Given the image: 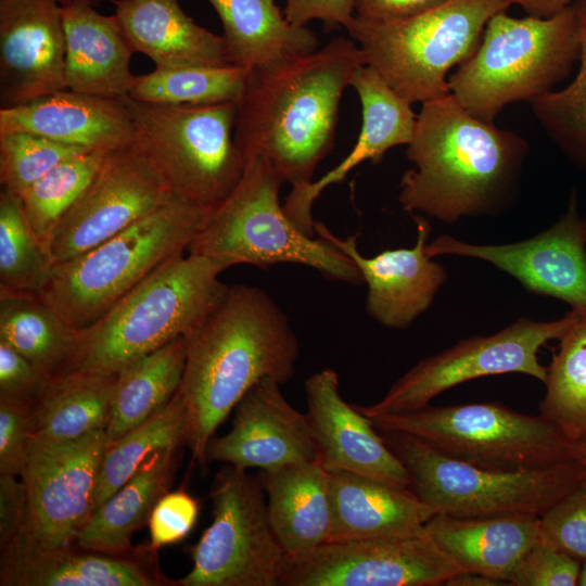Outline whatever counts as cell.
<instances>
[{
    "label": "cell",
    "instance_id": "1",
    "mask_svg": "<svg viewBox=\"0 0 586 586\" xmlns=\"http://www.w3.org/2000/svg\"><path fill=\"white\" fill-rule=\"evenodd\" d=\"M179 393L192 461L206 464L218 426L258 381L280 385L295 374L300 344L285 313L263 289L228 286L217 306L184 336Z\"/></svg>",
    "mask_w": 586,
    "mask_h": 586
},
{
    "label": "cell",
    "instance_id": "2",
    "mask_svg": "<svg viewBox=\"0 0 586 586\" xmlns=\"http://www.w3.org/2000/svg\"><path fill=\"white\" fill-rule=\"evenodd\" d=\"M365 64L357 43L337 36L309 54L250 69L234 126L245 163L265 160L292 188L311 182L334 144L342 94Z\"/></svg>",
    "mask_w": 586,
    "mask_h": 586
},
{
    "label": "cell",
    "instance_id": "3",
    "mask_svg": "<svg viewBox=\"0 0 586 586\" xmlns=\"http://www.w3.org/2000/svg\"><path fill=\"white\" fill-rule=\"evenodd\" d=\"M528 142L471 115L451 93L421 104L400 179L398 201L409 214L446 224L495 216L517 201Z\"/></svg>",
    "mask_w": 586,
    "mask_h": 586
},
{
    "label": "cell",
    "instance_id": "4",
    "mask_svg": "<svg viewBox=\"0 0 586 586\" xmlns=\"http://www.w3.org/2000/svg\"><path fill=\"white\" fill-rule=\"evenodd\" d=\"M212 260L176 255L95 322L78 330L65 372L117 374L135 360L184 336L217 306L229 285ZM64 372V373H65Z\"/></svg>",
    "mask_w": 586,
    "mask_h": 586
},
{
    "label": "cell",
    "instance_id": "5",
    "mask_svg": "<svg viewBox=\"0 0 586 586\" xmlns=\"http://www.w3.org/2000/svg\"><path fill=\"white\" fill-rule=\"evenodd\" d=\"M212 211L174 196L111 239L55 264L37 294L73 329H85L183 253Z\"/></svg>",
    "mask_w": 586,
    "mask_h": 586
},
{
    "label": "cell",
    "instance_id": "6",
    "mask_svg": "<svg viewBox=\"0 0 586 586\" xmlns=\"http://www.w3.org/2000/svg\"><path fill=\"white\" fill-rule=\"evenodd\" d=\"M506 12L488 21L474 54L448 77L457 102L487 123L510 103L551 91L579 58L576 4L549 17Z\"/></svg>",
    "mask_w": 586,
    "mask_h": 586
},
{
    "label": "cell",
    "instance_id": "7",
    "mask_svg": "<svg viewBox=\"0 0 586 586\" xmlns=\"http://www.w3.org/2000/svg\"><path fill=\"white\" fill-rule=\"evenodd\" d=\"M282 178L260 157L247 160L230 195L214 208L187 251L222 270L239 264L262 269L291 263L348 284L364 283L355 264L340 250L305 233L279 200Z\"/></svg>",
    "mask_w": 586,
    "mask_h": 586
},
{
    "label": "cell",
    "instance_id": "8",
    "mask_svg": "<svg viewBox=\"0 0 586 586\" xmlns=\"http://www.w3.org/2000/svg\"><path fill=\"white\" fill-rule=\"evenodd\" d=\"M510 5L504 0H448L394 21L354 16L345 26L366 65L410 103L449 92L447 75L476 51L488 21Z\"/></svg>",
    "mask_w": 586,
    "mask_h": 586
},
{
    "label": "cell",
    "instance_id": "9",
    "mask_svg": "<svg viewBox=\"0 0 586 586\" xmlns=\"http://www.w3.org/2000/svg\"><path fill=\"white\" fill-rule=\"evenodd\" d=\"M379 432L403 463L409 489L433 515L539 517L586 481V469L573 458L528 469H488L450 458L416 436Z\"/></svg>",
    "mask_w": 586,
    "mask_h": 586
},
{
    "label": "cell",
    "instance_id": "10",
    "mask_svg": "<svg viewBox=\"0 0 586 586\" xmlns=\"http://www.w3.org/2000/svg\"><path fill=\"white\" fill-rule=\"evenodd\" d=\"M144 155L175 196L203 208L219 206L235 189L245 160L234 142L237 104L161 105L123 98Z\"/></svg>",
    "mask_w": 586,
    "mask_h": 586
},
{
    "label": "cell",
    "instance_id": "11",
    "mask_svg": "<svg viewBox=\"0 0 586 586\" xmlns=\"http://www.w3.org/2000/svg\"><path fill=\"white\" fill-rule=\"evenodd\" d=\"M369 419L379 431L416 436L450 458L482 468L518 470L572 459L571 441L553 423L499 403L428 405Z\"/></svg>",
    "mask_w": 586,
    "mask_h": 586
},
{
    "label": "cell",
    "instance_id": "12",
    "mask_svg": "<svg viewBox=\"0 0 586 586\" xmlns=\"http://www.w3.org/2000/svg\"><path fill=\"white\" fill-rule=\"evenodd\" d=\"M209 497L212 523L191 548L192 569L177 586H279L289 558L271 527L258 475L225 464Z\"/></svg>",
    "mask_w": 586,
    "mask_h": 586
},
{
    "label": "cell",
    "instance_id": "13",
    "mask_svg": "<svg viewBox=\"0 0 586 586\" xmlns=\"http://www.w3.org/2000/svg\"><path fill=\"white\" fill-rule=\"evenodd\" d=\"M582 311L572 308L550 321L520 317L494 334L463 339L417 362L377 403L356 408L368 418L404 413L428 406L456 385L487 375L522 373L545 383L547 367L538 359L539 349L559 340Z\"/></svg>",
    "mask_w": 586,
    "mask_h": 586
},
{
    "label": "cell",
    "instance_id": "14",
    "mask_svg": "<svg viewBox=\"0 0 586 586\" xmlns=\"http://www.w3.org/2000/svg\"><path fill=\"white\" fill-rule=\"evenodd\" d=\"M462 572L424 530L327 542L288 559L279 586H437Z\"/></svg>",
    "mask_w": 586,
    "mask_h": 586
},
{
    "label": "cell",
    "instance_id": "15",
    "mask_svg": "<svg viewBox=\"0 0 586 586\" xmlns=\"http://www.w3.org/2000/svg\"><path fill=\"white\" fill-rule=\"evenodd\" d=\"M105 447V430L62 443L31 438L20 475L27 497L21 533L28 540L48 548L75 543L93 512Z\"/></svg>",
    "mask_w": 586,
    "mask_h": 586
},
{
    "label": "cell",
    "instance_id": "16",
    "mask_svg": "<svg viewBox=\"0 0 586 586\" xmlns=\"http://www.w3.org/2000/svg\"><path fill=\"white\" fill-rule=\"evenodd\" d=\"M174 196L133 143L112 151L60 222L50 246L54 265L118 234Z\"/></svg>",
    "mask_w": 586,
    "mask_h": 586
},
{
    "label": "cell",
    "instance_id": "17",
    "mask_svg": "<svg viewBox=\"0 0 586 586\" xmlns=\"http://www.w3.org/2000/svg\"><path fill=\"white\" fill-rule=\"evenodd\" d=\"M426 254L456 255L489 263L513 277L526 291L557 298L586 311V240L573 190L566 211L548 229L506 244H473L442 234Z\"/></svg>",
    "mask_w": 586,
    "mask_h": 586
},
{
    "label": "cell",
    "instance_id": "18",
    "mask_svg": "<svg viewBox=\"0 0 586 586\" xmlns=\"http://www.w3.org/2000/svg\"><path fill=\"white\" fill-rule=\"evenodd\" d=\"M63 89L62 5L56 0H0V109Z\"/></svg>",
    "mask_w": 586,
    "mask_h": 586
},
{
    "label": "cell",
    "instance_id": "19",
    "mask_svg": "<svg viewBox=\"0 0 586 586\" xmlns=\"http://www.w3.org/2000/svg\"><path fill=\"white\" fill-rule=\"evenodd\" d=\"M416 243L411 247L385 250L374 256H364L357 247V235L345 239L334 235L328 227L315 221V232L355 264L368 286L366 311L377 322L390 329H407L433 304L448 279L444 266L425 252L431 232L429 220L415 215Z\"/></svg>",
    "mask_w": 586,
    "mask_h": 586
},
{
    "label": "cell",
    "instance_id": "20",
    "mask_svg": "<svg viewBox=\"0 0 586 586\" xmlns=\"http://www.w3.org/2000/svg\"><path fill=\"white\" fill-rule=\"evenodd\" d=\"M206 459L268 470L316 461L317 449L306 413L286 400L278 382L263 379L235 405L230 431L209 440Z\"/></svg>",
    "mask_w": 586,
    "mask_h": 586
},
{
    "label": "cell",
    "instance_id": "21",
    "mask_svg": "<svg viewBox=\"0 0 586 586\" xmlns=\"http://www.w3.org/2000/svg\"><path fill=\"white\" fill-rule=\"evenodd\" d=\"M1 586H169L149 544L111 555L75 543L41 547L22 533L0 549Z\"/></svg>",
    "mask_w": 586,
    "mask_h": 586
},
{
    "label": "cell",
    "instance_id": "22",
    "mask_svg": "<svg viewBox=\"0 0 586 586\" xmlns=\"http://www.w3.org/2000/svg\"><path fill=\"white\" fill-rule=\"evenodd\" d=\"M306 417L326 471H347L409 488L408 474L372 421L340 394V379L330 368L305 381Z\"/></svg>",
    "mask_w": 586,
    "mask_h": 586
},
{
    "label": "cell",
    "instance_id": "23",
    "mask_svg": "<svg viewBox=\"0 0 586 586\" xmlns=\"http://www.w3.org/2000/svg\"><path fill=\"white\" fill-rule=\"evenodd\" d=\"M349 86L356 90L362 110L356 144L337 166L320 179L292 188L283 203L289 217L311 237L316 234L311 207L321 192L345 180L359 164L366 161L378 164L390 149L408 145L416 130L418 114L411 109L412 103L396 93L372 67L366 64L358 67Z\"/></svg>",
    "mask_w": 586,
    "mask_h": 586
},
{
    "label": "cell",
    "instance_id": "24",
    "mask_svg": "<svg viewBox=\"0 0 586 586\" xmlns=\"http://www.w3.org/2000/svg\"><path fill=\"white\" fill-rule=\"evenodd\" d=\"M27 131L88 151L112 152L133 143V124L123 99L63 89L0 109V133Z\"/></svg>",
    "mask_w": 586,
    "mask_h": 586
},
{
    "label": "cell",
    "instance_id": "25",
    "mask_svg": "<svg viewBox=\"0 0 586 586\" xmlns=\"http://www.w3.org/2000/svg\"><path fill=\"white\" fill-rule=\"evenodd\" d=\"M65 29L66 89L123 99L136 75L130 71L135 52L116 16L76 1L62 5Z\"/></svg>",
    "mask_w": 586,
    "mask_h": 586
},
{
    "label": "cell",
    "instance_id": "26",
    "mask_svg": "<svg viewBox=\"0 0 586 586\" xmlns=\"http://www.w3.org/2000/svg\"><path fill=\"white\" fill-rule=\"evenodd\" d=\"M114 5L133 51L155 67L231 64L224 36L198 25L178 0H115Z\"/></svg>",
    "mask_w": 586,
    "mask_h": 586
},
{
    "label": "cell",
    "instance_id": "27",
    "mask_svg": "<svg viewBox=\"0 0 586 586\" xmlns=\"http://www.w3.org/2000/svg\"><path fill=\"white\" fill-rule=\"evenodd\" d=\"M329 474L328 542L418 534L433 517L431 509L409 488L347 471Z\"/></svg>",
    "mask_w": 586,
    "mask_h": 586
},
{
    "label": "cell",
    "instance_id": "28",
    "mask_svg": "<svg viewBox=\"0 0 586 586\" xmlns=\"http://www.w3.org/2000/svg\"><path fill=\"white\" fill-rule=\"evenodd\" d=\"M424 527L463 572L504 582L542 535L539 517L533 514L475 518L434 514Z\"/></svg>",
    "mask_w": 586,
    "mask_h": 586
},
{
    "label": "cell",
    "instance_id": "29",
    "mask_svg": "<svg viewBox=\"0 0 586 586\" xmlns=\"http://www.w3.org/2000/svg\"><path fill=\"white\" fill-rule=\"evenodd\" d=\"M271 527L289 559L301 558L329 539L330 474L316 461L259 470Z\"/></svg>",
    "mask_w": 586,
    "mask_h": 586
},
{
    "label": "cell",
    "instance_id": "30",
    "mask_svg": "<svg viewBox=\"0 0 586 586\" xmlns=\"http://www.w3.org/2000/svg\"><path fill=\"white\" fill-rule=\"evenodd\" d=\"M181 446L152 454L136 473L89 517L76 536L80 548L124 555L136 547L132 535L144 525L157 501L169 492Z\"/></svg>",
    "mask_w": 586,
    "mask_h": 586
},
{
    "label": "cell",
    "instance_id": "31",
    "mask_svg": "<svg viewBox=\"0 0 586 586\" xmlns=\"http://www.w3.org/2000/svg\"><path fill=\"white\" fill-rule=\"evenodd\" d=\"M222 27L230 63L270 67L317 50L316 34L290 23L276 0H208Z\"/></svg>",
    "mask_w": 586,
    "mask_h": 586
},
{
    "label": "cell",
    "instance_id": "32",
    "mask_svg": "<svg viewBox=\"0 0 586 586\" xmlns=\"http://www.w3.org/2000/svg\"><path fill=\"white\" fill-rule=\"evenodd\" d=\"M116 374L65 372L49 380L33 408V438L71 442L106 430Z\"/></svg>",
    "mask_w": 586,
    "mask_h": 586
},
{
    "label": "cell",
    "instance_id": "33",
    "mask_svg": "<svg viewBox=\"0 0 586 586\" xmlns=\"http://www.w3.org/2000/svg\"><path fill=\"white\" fill-rule=\"evenodd\" d=\"M184 337H177L135 360L116 374L106 445L137 426L177 393L186 366Z\"/></svg>",
    "mask_w": 586,
    "mask_h": 586
},
{
    "label": "cell",
    "instance_id": "34",
    "mask_svg": "<svg viewBox=\"0 0 586 586\" xmlns=\"http://www.w3.org/2000/svg\"><path fill=\"white\" fill-rule=\"evenodd\" d=\"M77 333L38 294L0 293V341L49 380L67 370Z\"/></svg>",
    "mask_w": 586,
    "mask_h": 586
},
{
    "label": "cell",
    "instance_id": "35",
    "mask_svg": "<svg viewBox=\"0 0 586 586\" xmlns=\"http://www.w3.org/2000/svg\"><path fill=\"white\" fill-rule=\"evenodd\" d=\"M187 444V410L179 391L146 420L106 445L93 511L122 487L154 453Z\"/></svg>",
    "mask_w": 586,
    "mask_h": 586
},
{
    "label": "cell",
    "instance_id": "36",
    "mask_svg": "<svg viewBox=\"0 0 586 586\" xmlns=\"http://www.w3.org/2000/svg\"><path fill=\"white\" fill-rule=\"evenodd\" d=\"M250 69L229 64L160 68L136 76L129 98L161 105L237 103Z\"/></svg>",
    "mask_w": 586,
    "mask_h": 586
},
{
    "label": "cell",
    "instance_id": "37",
    "mask_svg": "<svg viewBox=\"0 0 586 586\" xmlns=\"http://www.w3.org/2000/svg\"><path fill=\"white\" fill-rule=\"evenodd\" d=\"M544 384L539 415L570 441L586 436V311L559 339Z\"/></svg>",
    "mask_w": 586,
    "mask_h": 586
},
{
    "label": "cell",
    "instance_id": "38",
    "mask_svg": "<svg viewBox=\"0 0 586 586\" xmlns=\"http://www.w3.org/2000/svg\"><path fill=\"white\" fill-rule=\"evenodd\" d=\"M109 153L89 151L67 158L20 195L29 226L49 253L60 222L94 178Z\"/></svg>",
    "mask_w": 586,
    "mask_h": 586
},
{
    "label": "cell",
    "instance_id": "39",
    "mask_svg": "<svg viewBox=\"0 0 586 586\" xmlns=\"http://www.w3.org/2000/svg\"><path fill=\"white\" fill-rule=\"evenodd\" d=\"M54 262L39 242L18 195L0 191V293H38Z\"/></svg>",
    "mask_w": 586,
    "mask_h": 586
},
{
    "label": "cell",
    "instance_id": "40",
    "mask_svg": "<svg viewBox=\"0 0 586 586\" xmlns=\"http://www.w3.org/2000/svg\"><path fill=\"white\" fill-rule=\"evenodd\" d=\"M579 20V66L563 89L531 101L532 111L553 142L586 173V8L575 3Z\"/></svg>",
    "mask_w": 586,
    "mask_h": 586
},
{
    "label": "cell",
    "instance_id": "41",
    "mask_svg": "<svg viewBox=\"0 0 586 586\" xmlns=\"http://www.w3.org/2000/svg\"><path fill=\"white\" fill-rule=\"evenodd\" d=\"M89 152L27 131L0 133V183L16 195L63 161Z\"/></svg>",
    "mask_w": 586,
    "mask_h": 586
},
{
    "label": "cell",
    "instance_id": "42",
    "mask_svg": "<svg viewBox=\"0 0 586 586\" xmlns=\"http://www.w3.org/2000/svg\"><path fill=\"white\" fill-rule=\"evenodd\" d=\"M582 561L551 544L543 535L507 577L512 586H576Z\"/></svg>",
    "mask_w": 586,
    "mask_h": 586
},
{
    "label": "cell",
    "instance_id": "43",
    "mask_svg": "<svg viewBox=\"0 0 586 586\" xmlns=\"http://www.w3.org/2000/svg\"><path fill=\"white\" fill-rule=\"evenodd\" d=\"M539 525L551 544L586 561V481L539 515Z\"/></svg>",
    "mask_w": 586,
    "mask_h": 586
},
{
    "label": "cell",
    "instance_id": "44",
    "mask_svg": "<svg viewBox=\"0 0 586 586\" xmlns=\"http://www.w3.org/2000/svg\"><path fill=\"white\" fill-rule=\"evenodd\" d=\"M199 517V502L183 489L167 492L155 505L149 518V545L160 548L186 538Z\"/></svg>",
    "mask_w": 586,
    "mask_h": 586
},
{
    "label": "cell",
    "instance_id": "45",
    "mask_svg": "<svg viewBox=\"0 0 586 586\" xmlns=\"http://www.w3.org/2000/svg\"><path fill=\"white\" fill-rule=\"evenodd\" d=\"M33 408L0 400V474L21 475L33 438Z\"/></svg>",
    "mask_w": 586,
    "mask_h": 586
},
{
    "label": "cell",
    "instance_id": "46",
    "mask_svg": "<svg viewBox=\"0 0 586 586\" xmlns=\"http://www.w3.org/2000/svg\"><path fill=\"white\" fill-rule=\"evenodd\" d=\"M49 379L20 353L0 341V400L34 406Z\"/></svg>",
    "mask_w": 586,
    "mask_h": 586
},
{
    "label": "cell",
    "instance_id": "47",
    "mask_svg": "<svg viewBox=\"0 0 586 586\" xmlns=\"http://www.w3.org/2000/svg\"><path fill=\"white\" fill-rule=\"evenodd\" d=\"M27 519V497L22 480L0 474V549L10 544L24 528Z\"/></svg>",
    "mask_w": 586,
    "mask_h": 586
},
{
    "label": "cell",
    "instance_id": "48",
    "mask_svg": "<svg viewBox=\"0 0 586 586\" xmlns=\"http://www.w3.org/2000/svg\"><path fill=\"white\" fill-rule=\"evenodd\" d=\"M283 13L290 23L300 26L320 20L345 27L355 16V0H286Z\"/></svg>",
    "mask_w": 586,
    "mask_h": 586
},
{
    "label": "cell",
    "instance_id": "49",
    "mask_svg": "<svg viewBox=\"0 0 586 586\" xmlns=\"http://www.w3.org/2000/svg\"><path fill=\"white\" fill-rule=\"evenodd\" d=\"M448 0H355V15L369 21H394L413 16Z\"/></svg>",
    "mask_w": 586,
    "mask_h": 586
},
{
    "label": "cell",
    "instance_id": "50",
    "mask_svg": "<svg viewBox=\"0 0 586 586\" xmlns=\"http://www.w3.org/2000/svg\"><path fill=\"white\" fill-rule=\"evenodd\" d=\"M509 5L517 4L528 15L549 17L583 0H504Z\"/></svg>",
    "mask_w": 586,
    "mask_h": 586
},
{
    "label": "cell",
    "instance_id": "51",
    "mask_svg": "<svg viewBox=\"0 0 586 586\" xmlns=\"http://www.w3.org/2000/svg\"><path fill=\"white\" fill-rule=\"evenodd\" d=\"M445 585L448 586H501L509 585L507 582L493 578L483 574L462 572L450 577Z\"/></svg>",
    "mask_w": 586,
    "mask_h": 586
},
{
    "label": "cell",
    "instance_id": "52",
    "mask_svg": "<svg viewBox=\"0 0 586 586\" xmlns=\"http://www.w3.org/2000/svg\"><path fill=\"white\" fill-rule=\"evenodd\" d=\"M570 450L572 458L586 469V436L571 441Z\"/></svg>",
    "mask_w": 586,
    "mask_h": 586
},
{
    "label": "cell",
    "instance_id": "53",
    "mask_svg": "<svg viewBox=\"0 0 586 586\" xmlns=\"http://www.w3.org/2000/svg\"><path fill=\"white\" fill-rule=\"evenodd\" d=\"M61 5H65V4H68V3H72V2H76V1H84V2H87L93 7L102 3V2H105V1H110V2H113L115 0H56Z\"/></svg>",
    "mask_w": 586,
    "mask_h": 586
},
{
    "label": "cell",
    "instance_id": "54",
    "mask_svg": "<svg viewBox=\"0 0 586 586\" xmlns=\"http://www.w3.org/2000/svg\"><path fill=\"white\" fill-rule=\"evenodd\" d=\"M578 586H586V561L582 562Z\"/></svg>",
    "mask_w": 586,
    "mask_h": 586
},
{
    "label": "cell",
    "instance_id": "55",
    "mask_svg": "<svg viewBox=\"0 0 586 586\" xmlns=\"http://www.w3.org/2000/svg\"><path fill=\"white\" fill-rule=\"evenodd\" d=\"M583 230H584V235L586 240V217H583Z\"/></svg>",
    "mask_w": 586,
    "mask_h": 586
},
{
    "label": "cell",
    "instance_id": "56",
    "mask_svg": "<svg viewBox=\"0 0 586 586\" xmlns=\"http://www.w3.org/2000/svg\"><path fill=\"white\" fill-rule=\"evenodd\" d=\"M586 8V0L579 1Z\"/></svg>",
    "mask_w": 586,
    "mask_h": 586
}]
</instances>
